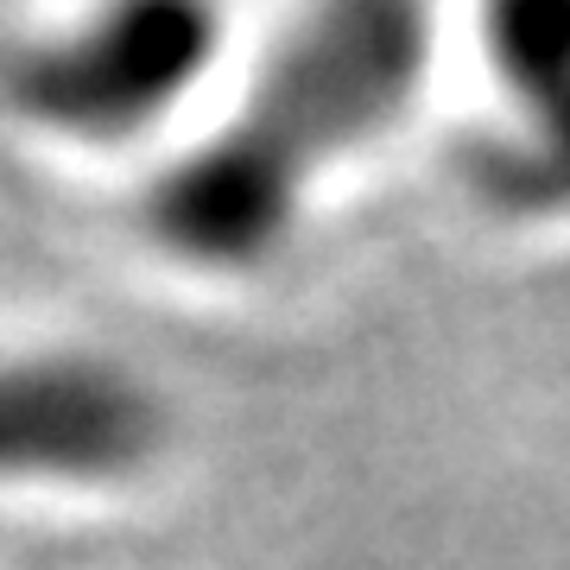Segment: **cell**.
Instances as JSON below:
<instances>
[{
	"instance_id": "obj_1",
	"label": "cell",
	"mask_w": 570,
	"mask_h": 570,
	"mask_svg": "<svg viewBox=\"0 0 570 570\" xmlns=\"http://www.w3.org/2000/svg\"><path fill=\"white\" fill-rule=\"evenodd\" d=\"M444 70V20L419 0H311L254 20L223 102L127 184L146 261L197 285L273 273L324 190L381 159Z\"/></svg>"
},
{
	"instance_id": "obj_4",
	"label": "cell",
	"mask_w": 570,
	"mask_h": 570,
	"mask_svg": "<svg viewBox=\"0 0 570 570\" xmlns=\"http://www.w3.org/2000/svg\"><path fill=\"white\" fill-rule=\"evenodd\" d=\"M482 115L463 178L508 223H570V0H501L475 20Z\"/></svg>"
},
{
	"instance_id": "obj_2",
	"label": "cell",
	"mask_w": 570,
	"mask_h": 570,
	"mask_svg": "<svg viewBox=\"0 0 570 570\" xmlns=\"http://www.w3.org/2000/svg\"><path fill=\"white\" fill-rule=\"evenodd\" d=\"M254 20L216 0H96L0 32V127L127 184L223 102Z\"/></svg>"
},
{
	"instance_id": "obj_3",
	"label": "cell",
	"mask_w": 570,
	"mask_h": 570,
	"mask_svg": "<svg viewBox=\"0 0 570 570\" xmlns=\"http://www.w3.org/2000/svg\"><path fill=\"white\" fill-rule=\"evenodd\" d=\"M178 456V400L159 374L102 336L0 343V501L115 508Z\"/></svg>"
}]
</instances>
